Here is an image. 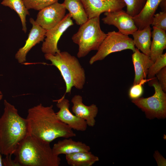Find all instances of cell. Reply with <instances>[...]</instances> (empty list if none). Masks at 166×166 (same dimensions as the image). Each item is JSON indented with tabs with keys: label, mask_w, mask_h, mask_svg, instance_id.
Segmentation results:
<instances>
[{
	"label": "cell",
	"mask_w": 166,
	"mask_h": 166,
	"mask_svg": "<svg viewBox=\"0 0 166 166\" xmlns=\"http://www.w3.org/2000/svg\"><path fill=\"white\" fill-rule=\"evenodd\" d=\"M53 107L40 104L28 109V134L49 143L58 138L75 136L73 129L58 118Z\"/></svg>",
	"instance_id": "cell-1"
},
{
	"label": "cell",
	"mask_w": 166,
	"mask_h": 166,
	"mask_svg": "<svg viewBox=\"0 0 166 166\" xmlns=\"http://www.w3.org/2000/svg\"><path fill=\"white\" fill-rule=\"evenodd\" d=\"M4 105V112L0 118V152L5 156L12 155L28 134L27 123L14 105L6 100Z\"/></svg>",
	"instance_id": "cell-2"
},
{
	"label": "cell",
	"mask_w": 166,
	"mask_h": 166,
	"mask_svg": "<svg viewBox=\"0 0 166 166\" xmlns=\"http://www.w3.org/2000/svg\"><path fill=\"white\" fill-rule=\"evenodd\" d=\"M14 155L21 166H59L61 159L53 153L50 143L29 134Z\"/></svg>",
	"instance_id": "cell-3"
},
{
	"label": "cell",
	"mask_w": 166,
	"mask_h": 166,
	"mask_svg": "<svg viewBox=\"0 0 166 166\" xmlns=\"http://www.w3.org/2000/svg\"><path fill=\"white\" fill-rule=\"evenodd\" d=\"M44 57L60 72L66 86L63 96L70 94L73 87L79 90L83 88L86 81L85 72L77 57L67 51H60L54 55L45 54Z\"/></svg>",
	"instance_id": "cell-4"
},
{
	"label": "cell",
	"mask_w": 166,
	"mask_h": 166,
	"mask_svg": "<svg viewBox=\"0 0 166 166\" xmlns=\"http://www.w3.org/2000/svg\"><path fill=\"white\" fill-rule=\"evenodd\" d=\"M106 35L101 29L100 17L88 19L72 37L78 46L77 57H84L90 51L97 50Z\"/></svg>",
	"instance_id": "cell-5"
},
{
	"label": "cell",
	"mask_w": 166,
	"mask_h": 166,
	"mask_svg": "<svg viewBox=\"0 0 166 166\" xmlns=\"http://www.w3.org/2000/svg\"><path fill=\"white\" fill-rule=\"evenodd\" d=\"M149 85L153 87L155 92L149 97H140L132 100V102L144 112L149 119L166 117V93L163 91L156 77L149 81Z\"/></svg>",
	"instance_id": "cell-6"
},
{
	"label": "cell",
	"mask_w": 166,
	"mask_h": 166,
	"mask_svg": "<svg viewBox=\"0 0 166 166\" xmlns=\"http://www.w3.org/2000/svg\"><path fill=\"white\" fill-rule=\"evenodd\" d=\"M133 39L128 35L115 31L108 32L106 37L100 46L96 53L89 61L90 65L103 60L109 54L126 49L131 50L134 52L136 49Z\"/></svg>",
	"instance_id": "cell-7"
},
{
	"label": "cell",
	"mask_w": 166,
	"mask_h": 166,
	"mask_svg": "<svg viewBox=\"0 0 166 166\" xmlns=\"http://www.w3.org/2000/svg\"><path fill=\"white\" fill-rule=\"evenodd\" d=\"M70 14H67L57 25L46 30L45 38L43 41L41 50L45 54L54 55L61 51L57 47L58 41L63 34L73 25Z\"/></svg>",
	"instance_id": "cell-8"
},
{
	"label": "cell",
	"mask_w": 166,
	"mask_h": 166,
	"mask_svg": "<svg viewBox=\"0 0 166 166\" xmlns=\"http://www.w3.org/2000/svg\"><path fill=\"white\" fill-rule=\"evenodd\" d=\"M66 9L62 3H53L39 10L36 23L47 30L58 24L65 15Z\"/></svg>",
	"instance_id": "cell-9"
},
{
	"label": "cell",
	"mask_w": 166,
	"mask_h": 166,
	"mask_svg": "<svg viewBox=\"0 0 166 166\" xmlns=\"http://www.w3.org/2000/svg\"><path fill=\"white\" fill-rule=\"evenodd\" d=\"M105 17L102 19L106 24L116 27L119 32L128 35L132 34L138 29L132 17L122 9L110 12L104 13Z\"/></svg>",
	"instance_id": "cell-10"
},
{
	"label": "cell",
	"mask_w": 166,
	"mask_h": 166,
	"mask_svg": "<svg viewBox=\"0 0 166 166\" xmlns=\"http://www.w3.org/2000/svg\"><path fill=\"white\" fill-rule=\"evenodd\" d=\"M88 19L100 17L103 13L122 10L124 0H81Z\"/></svg>",
	"instance_id": "cell-11"
},
{
	"label": "cell",
	"mask_w": 166,
	"mask_h": 166,
	"mask_svg": "<svg viewBox=\"0 0 166 166\" xmlns=\"http://www.w3.org/2000/svg\"><path fill=\"white\" fill-rule=\"evenodd\" d=\"M54 101L57 102L56 106L59 109L56 115L62 122L73 130L82 132L86 130L88 126L86 121L71 112L69 109V101L65 96H63Z\"/></svg>",
	"instance_id": "cell-12"
},
{
	"label": "cell",
	"mask_w": 166,
	"mask_h": 166,
	"mask_svg": "<svg viewBox=\"0 0 166 166\" xmlns=\"http://www.w3.org/2000/svg\"><path fill=\"white\" fill-rule=\"evenodd\" d=\"M30 22L32 26L26 41L24 45L20 48L15 55V58L19 63L26 61V56L30 50L37 44L43 42L45 37L46 30L37 24L32 18Z\"/></svg>",
	"instance_id": "cell-13"
},
{
	"label": "cell",
	"mask_w": 166,
	"mask_h": 166,
	"mask_svg": "<svg viewBox=\"0 0 166 166\" xmlns=\"http://www.w3.org/2000/svg\"><path fill=\"white\" fill-rule=\"evenodd\" d=\"M73 104L72 112L78 117L85 121L88 126L93 127L95 124V118L98 111V108L94 104L87 106L83 102L82 97L79 95H75L72 98Z\"/></svg>",
	"instance_id": "cell-14"
},
{
	"label": "cell",
	"mask_w": 166,
	"mask_h": 166,
	"mask_svg": "<svg viewBox=\"0 0 166 166\" xmlns=\"http://www.w3.org/2000/svg\"><path fill=\"white\" fill-rule=\"evenodd\" d=\"M132 59L135 70L133 84H135L146 78L148 70L154 62L149 56L141 53L136 48L132 55Z\"/></svg>",
	"instance_id": "cell-15"
},
{
	"label": "cell",
	"mask_w": 166,
	"mask_h": 166,
	"mask_svg": "<svg viewBox=\"0 0 166 166\" xmlns=\"http://www.w3.org/2000/svg\"><path fill=\"white\" fill-rule=\"evenodd\" d=\"M162 0H146L140 12L132 17L138 30H142L151 25L156 11Z\"/></svg>",
	"instance_id": "cell-16"
},
{
	"label": "cell",
	"mask_w": 166,
	"mask_h": 166,
	"mask_svg": "<svg viewBox=\"0 0 166 166\" xmlns=\"http://www.w3.org/2000/svg\"><path fill=\"white\" fill-rule=\"evenodd\" d=\"M54 153L59 156L61 154H69L80 152H88L90 147L81 141L73 140L71 138H65L54 144L52 148Z\"/></svg>",
	"instance_id": "cell-17"
},
{
	"label": "cell",
	"mask_w": 166,
	"mask_h": 166,
	"mask_svg": "<svg viewBox=\"0 0 166 166\" xmlns=\"http://www.w3.org/2000/svg\"><path fill=\"white\" fill-rule=\"evenodd\" d=\"M150 57L154 62L166 48V31L152 27Z\"/></svg>",
	"instance_id": "cell-18"
},
{
	"label": "cell",
	"mask_w": 166,
	"mask_h": 166,
	"mask_svg": "<svg viewBox=\"0 0 166 166\" xmlns=\"http://www.w3.org/2000/svg\"><path fill=\"white\" fill-rule=\"evenodd\" d=\"M152 28L148 26L142 30H137L132 35L135 47L142 53L150 57L151 43Z\"/></svg>",
	"instance_id": "cell-19"
},
{
	"label": "cell",
	"mask_w": 166,
	"mask_h": 166,
	"mask_svg": "<svg viewBox=\"0 0 166 166\" xmlns=\"http://www.w3.org/2000/svg\"><path fill=\"white\" fill-rule=\"evenodd\" d=\"M63 4L77 25L80 26L88 19L81 0H64Z\"/></svg>",
	"instance_id": "cell-20"
},
{
	"label": "cell",
	"mask_w": 166,
	"mask_h": 166,
	"mask_svg": "<svg viewBox=\"0 0 166 166\" xmlns=\"http://www.w3.org/2000/svg\"><path fill=\"white\" fill-rule=\"evenodd\" d=\"M65 159L68 164L71 166H92L99 160L98 157L90 151L66 155Z\"/></svg>",
	"instance_id": "cell-21"
},
{
	"label": "cell",
	"mask_w": 166,
	"mask_h": 166,
	"mask_svg": "<svg viewBox=\"0 0 166 166\" xmlns=\"http://www.w3.org/2000/svg\"><path fill=\"white\" fill-rule=\"evenodd\" d=\"M1 4L8 6L14 10L19 16L22 26V30L25 33L27 32L26 16L30 13L25 7L22 0H3Z\"/></svg>",
	"instance_id": "cell-22"
},
{
	"label": "cell",
	"mask_w": 166,
	"mask_h": 166,
	"mask_svg": "<svg viewBox=\"0 0 166 166\" xmlns=\"http://www.w3.org/2000/svg\"><path fill=\"white\" fill-rule=\"evenodd\" d=\"M146 0H124L126 12L132 17L138 14L144 7Z\"/></svg>",
	"instance_id": "cell-23"
},
{
	"label": "cell",
	"mask_w": 166,
	"mask_h": 166,
	"mask_svg": "<svg viewBox=\"0 0 166 166\" xmlns=\"http://www.w3.org/2000/svg\"><path fill=\"white\" fill-rule=\"evenodd\" d=\"M166 66V53L163 54L154 62L149 68L147 76L148 79L155 77L156 74L162 69Z\"/></svg>",
	"instance_id": "cell-24"
},
{
	"label": "cell",
	"mask_w": 166,
	"mask_h": 166,
	"mask_svg": "<svg viewBox=\"0 0 166 166\" xmlns=\"http://www.w3.org/2000/svg\"><path fill=\"white\" fill-rule=\"evenodd\" d=\"M58 0H22L24 4L29 10L30 9L40 10Z\"/></svg>",
	"instance_id": "cell-25"
},
{
	"label": "cell",
	"mask_w": 166,
	"mask_h": 166,
	"mask_svg": "<svg viewBox=\"0 0 166 166\" xmlns=\"http://www.w3.org/2000/svg\"><path fill=\"white\" fill-rule=\"evenodd\" d=\"M152 79H143L139 83L133 84V85L130 88L128 92V95L130 98L133 100L141 97L143 93V85Z\"/></svg>",
	"instance_id": "cell-26"
},
{
	"label": "cell",
	"mask_w": 166,
	"mask_h": 166,
	"mask_svg": "<svg viewBox=\"0 0 166 166\" xmlns=\"http://www.w3.org/2000/svg\"><path fill=\"white\" fill-rule=\"evenodd\" d=\"M165 31L166 30V11H163L154 15L151 25Z\"/></svg>",
	"instance_id": "cell-27"
},
{
	"label": "cell",
	"mask_w": 166,
	"mask_h": 166,
	"mask_svg": "<svg viewBox=\"0 0 166 166\" xmlns=\"http://www.w3.org/2000/svg\"><path fill=\"white\" fill-rule=\"evenodd\" d=\"M156 76L159 84L162 89L165 92L166 91V66L163 68Z\"/></svg>",
	"instance_id": "cell-28"
},
{
	"label": "cell",
	"mask_w": 166,
	"mask_h": 166,
	"mask_svg": "<svg viewBox=\"0 0 166 166\" xmlns=\"http://www.w3.org/2000/svg\"><path fill=\"white\" fill-rule=\"evenodd\" d=\"M11 155L5 156V158L2 159L3 166H21L17 162L12 159Z\"/></svg>",
	"instance_id": "cell-29"
},
{
	"label": "cell",
	"mask_w": 166,
	"mask_h": 166,
	"mask_svg": "<svg viewBox=\"0 0 166 166\" xmlns=\"http://www.w3.org/2000/svg\"><path fill=\"white\" fill-rule=\"evenodd\" d=\"M154 156L155 158L158 165L164 166L163 163L164 165V166L166 165V164H166V160L158 152H155Z\"/></svg>",
	"instance_id": "cell-30"
},
{
	"label": "cell",
	"mask_w": 166,
	"mask_h": 166,
	"mask_svg": "<svg viewBox=\"0 0 166 166\" xmlns=\"http://www.w3.org/2000/svg\"><path fill=\"white\" fill-rule=\"evenodd\" d=\"M166 0H162L160 3V5L162 11H166Z\"/></svg>",
	"instance_id": "cell-31"
},
{
	"label": "cell",
	"mask_w": 166,
	"mask_h": 166,
	"mask_svg": "<svg viewBox=\"0 0 166 166\" xmlns=\"http://www.w3.org/2000/svg\"><path fill=\"white\" fill-rule=\"evenodd\" d=\"M1 155L2 154L0 152V166H3L2 163V158Z\"/></svg>",
	"instance_id": "cell-32"
},
{
	"label": "cell",
	"mask_w": 166,
	"mask_h": 166,
	"mask_svg": "<svg viewBox=\"0 0 166 166\" xmlns=\"http://www.w3.org/2000/svg\"><path fill=\"white\" fill-rule=\"evenodd\" d=\"M3 94L1 91L0 89V101L2 100L3 98Z\"/></svg>",
	"instance_id": "cell-33"
}]
</instances>
